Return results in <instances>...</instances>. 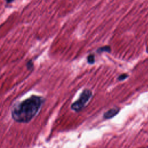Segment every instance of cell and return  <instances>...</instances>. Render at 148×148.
I'll return each instance as SVG.
<instances>
[{
  "instance_id": "cell-1",
  "label": "cell",
  "mask_w": 148,
  "mask_h": 148,
  "mask_svg": "<svg viewBox=\"0 0 148 148\" xmlns=\"http://www.w3.org/2000/svg\"><path fill=\"white\" fill-rule=\"evenodd\" d=\"M44 101L43 97L34 95L15 104L11 110L12 119L18 123L30 121L37 114Z\"/></svg>"
},
{
  "instance_id": "cell-2",
  "label": "cell",
  "mask_w": 148,
  "mask_h": 148,
  "mask_svg": "<svg viewBox=\"0 0 148 148\" xmlns=\"http://www.w3.org/2000/svg\"><path fill=\"white\" fill-rule=\"evenodd\" d=\"M92 96V92L90 90L84 89L80 94L79 99L71 105V109L75 112H80L90 101Z\"/></svg>"
},
{
  "instance_id": "cell-3",
  "label": "cell",
  "mask_w": 148,
  "mask_h": 148,
  "mask_svg": "<svg viewBox=\"0 0 148 148\" xmlns=\"http://www.w3.org/2000/svg\"><path fill=\"white\" fill-rule=\"evenodd\" d=\"M119 110L120 109L117 107H114L110 109L109 110L104 113L103 118L105 119H109L113 118L118 114V113L119 112Z\"/></svg>"
},
{
  "instance_id": "cell-4",
  "label": "cell",
  "mask_w": 148,
  "mask_h": 148,
  "mask_svg": "<svg viewBox=\"0 0 148 148\" xmlns=\"http://www.w3.org/2000/svg\"><path fill=\"white\" fill-rule=\"evenodd\" d=\"M111 51V47L109 46H104L103 47H99L97 49V53H103V52H108L110 53Z\"/></svg>"
},
{
  "instance_id": "cell-5",
  "label": "cell",
  "mask_w": 148,
  "mask_h": 148,
  "mask_svg": "<svg viewBox=\"0 0 148 148\" xmlns=\"http://www.w3.org/2000/svg\"><path fill=\"white\" fill-rule=\"evenodd\" d=\"M87 62L89 64H94L95 62V56L94 54H89L87 58Z\"/></svg>"
},
{
  "instance_id": "cell-6",
  "label": "cell",
  "mask_w": 148,
  "mask_h": 148,
  "mask_svg": "<svg viewBox=\"0 0 148 148\" xmlns=\"http://www.w3.org/2000/svg\"><path fill=\"white\" fill-rule=\"evenodd\" d=\"M128 77V75L127 74L123 73V74H121V75H120L118 76L117 80H119V81H122V80H124L125 79H127Z\"/></svg>"
},
{
  "instance_id": "cell-7",
  "label": "cell",
  "mask_w": 148,
  "mask_h": 148,
  "mask_svg": "<svg viewBox=\"0 0 148 148\" xmlns=\"http://www.w3.org/2000/svg\"><path fill=\"white\" fill-rule=\"evenodd\" d=\"M27 68L28 70H31L32 69H33L34 67V65H33V62L32 60H29V61H28V62L27 63Z\"/></svg>"
},
{
  "instance_id": "cell-8",
  "label": "cell",
  "mask_w": 148,
  "mask_h": 148,
  "mask_svg": "<svg viewBox=\"0 0 148 148\" xmlns=\"http://www.w3.org/2000/svg\"><path fill=\"white\" fill-rule=\"evenodd\" d=\"M5 1H6V3H12V2H13L14 0H5Z\"/></svg>"
}]
</instances>
